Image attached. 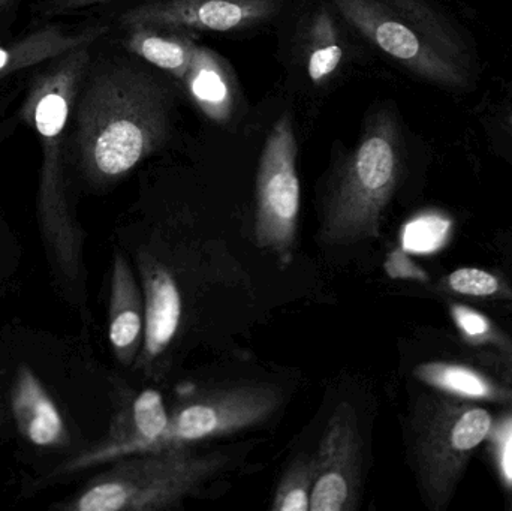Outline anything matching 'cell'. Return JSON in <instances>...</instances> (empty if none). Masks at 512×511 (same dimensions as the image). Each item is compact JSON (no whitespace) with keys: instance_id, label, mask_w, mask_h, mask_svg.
Masks as SVG:
<instances>
[{"instance_id":"obj_25","label":"cell","mask_w":512,"mask_h":511,"mask_svg":"<svg viewBox=\"0 0 512 511\" xmlns=\"http://www.w3.org/2000/svg\"><path fill=\"white\" fill-rule=\"evenodd\" d=\"M21 2L23 0H0V18L8 21L14 20Z\"/></svg>"},{"instance_id":"obj_9","label":"cell","mask_w":512,"mask_h":511,"mask_svg":"<svg viewBox=\"0 0 512 511\" xmlns=\"http://www.w3.org/2000/svg\"><path fill=\"white\" fill-rule=\"evenodd\" d=\"M285 0H146L125 9L117 27L185 32H245L273 20Z\"/></svg>"},{"instance_id":"obj_20","label":"cell","mask_w":512,"mask_h":511,"mask_svg":"<svg viewBox=\"0 0 512 511\" xmlns=\"http://www.w3.org/2000/svg\"><path fill=\"white\" fill-rule=\"evenodd\" d=\"M315 480V453H301L283 473L274 491L271 510L310 511Z\"/></svg>"},{"instance_id":"obj_6","label":"cell","mask_w":512,"mask_h":511,"mask_svg":"<svg viewBox=\"0 0 512 511\" xmlns=\"http://www.w3.org/2000/svg\"><path fill=\"white\" fill-rule=\"evenodd\" d=\"M423 395L409 425V449L427 506L447 509L475 449L492 429V414L472 399Z\"/></svg>"},{"instance_id":"obj_18","label":"cell","mask_w":512,"mask_h":511,"mask_svg":"<svg viewBox=\"0 0 512 511\" xmlns=\"http://www.w3.org/2000/svg\"><path fill=\"white\" fill-rule=\"evenodd\" d=\"M120 30V42L126 53L183 83L198 45L192 32L149 26Z\"/></svg>"},{"instance_id":"obj_12","label":"cell","mask_w":512,"mask_h":511,"mask_svg":"<svg viewBox=\"0 0 512 511\" xmlns=\"http://www.w3.org/2000/svg\"><path fill=\"white\" fill-rule=\"evenodd\" d=\"M104 23L68 27L44 20L18 36L0 39V86L18 74H27L36 66L81 45L96 44L110 33Z\"/></svg>"},{"instance_id":"obj_22","label":"cell","mask_w":512,"mask_h":511,"mask_svg":"<svg viewBox=\"0 0 512 511\" xmlns=\"http://www.w3.org/2000/svg\"><path fill=\"white\" fill-rule=\"evenodd\" d=\"M445 222L441 219L427 218L412 222L405 230L403 242L414 252H429L441 243L445 234Z\"/></svg>"},{"instance_id":"obj_13","label":"cell","mask_w":512,"mask_h":511,"mask_svg":"<svg viewBox=\"0 0 512 511\" xmlns=\"http://www.w3.org/2000/svg\"><path fill=\"white\" fill-rule=\"evenodd\" d=\"M146 302L143 287L138 284L125 255H114L111 272L108 339L117 360L123 366L137 363L144 341Z\"/></svg>"},{"instance_id":"obj_2","label":"cell","mask_w":512,"mask_h":511,"mask_svg":"<svg viewBox=\"0 0 512 511\" xmlns=\"http://www.w3.org/2000/svg\"><path fill=\"white\" fill-rule=\"evenodd\" d=\"M95 44L66 51L29 71L20 116L38 135L42 164L39 173L38 216L47 248L63 278L81 272L80 227L68 198V134L81 81Z\"/></svg>"},{"instance_id":"obj_8","label":"cell","mask_w":512,"mask_h":511,"mask_svg":"<svg viewBox=\"0 0 512 511\" xmlns=\"http://www.w3.org/2000/svg\"><path fill=\"white\" fill-rule=\"evenodd\" d=\"M297 138L289 114L280 117L262 149L256 174L255 242L288 261L301 206Z\"/></svg>"},{"instance_id":"obj_7","label":"cell","mask_w":512,"mask_h":511,"mask_svg":"<svg viewBox=\"0 0 512 511\" xmlns=\"http://www.w3.org/2000/svg\"><path fill=\"white\" fill-rule=\"evenodd\" d=\"M282 399V390L268 383L239 384L198 393L170 411L164 435L144 453L194 446L255 428L279 410Z\"/></svg>"},{"instance_id":"obj_17","label":"cell","mask_w":512,"mask_h":511,"mask_svg":"<svg viewBox=\"0 0 512 511\" xmlns=\"http://www.w3.org/2000/svg\"><path fill=\"white\" fill-rule=\"evenodd\" d=\"M182 84L207 119L216 123L230 122L236 111L239 89L233 68L224 57L212 48L197 45Z\"/></svg>"},{"instance_id":"obj_29","label":"cell","mask_w":512,"mask_h":511,"mask_svg":"<svg viewBox=\"0 0 512 511\" xmlns=\"http://www.w3.org/2000/svg\"><path fill=\"white\" fill-rule=\"evenodd\" d=\"M0 416H2V402H0Z\"/></svg>"},{"instance_id":"obj_16","label":"cell","mask_w":512,"mask_h":511,"mask_svg":"<svg viewBox=\"0 0 512 511\" xmlns=\"http://www.w3.org/2000/svg\"><path fill=\"white\" fill-rule=\"evenodd\" d=\"M340 20L342 15L328 2L316 6L304 23L301 59L307 78L318 89L330 86L346 63L348 45Z\"/></svg>"},{"instance_id":"obj_4","label":"cell","mask_w":512,"mask_h":511,"mask_svg":"<svg viewBox=\"0 0 512 511\" xmlns=\"http://www.w3.org/2000/svg\"><path fill=\"white\" fill-rule=\"evenodd\" d=\"M402 173L399 120L381 108L366 120L360 141L334 174L322 209V242L348 246L378 237Z\"/></svg>"},{"instance_id":"obj_26","label":"cell","mask_w":512,"mask_h":511,"mask_svg":"<svg viewBox=\"0 0 512 511\" xmlns=\"http://www.w3.org/2000/svg\"><path fill=\"white\" fill-rule=\"evenodd\" d=\"M505 470H507L508 476L512 477V440L510 446L507 447V453H505Z\"/></svg>"},{"instance_id":"obj_28","label":"cell","mask_w":512,"mask_h":511,"mask_svg":"<svg viewBox=\"0 0 512 511\" xmlns=\"http://www.w3.org/2000/svg\"><path fill=\"white\" fill-rule=\"evenodd\" d=\"M508 125H510L511 131H512V113H511L510 119H508Z\"/></svg>"},{"instance_id":"obj_1","label":"cell","mask_w":512,"mask_h":511,"mask_svg":"<svg viewBox=\"0 0 512 511\" xmlns=\"http://www.w3.org/2000/svg\"><path fill=\"white\" fill-rule=\"evenodd\" d=\"M173 126L170 87L138 57H95L72 111L68 165L92 186H108L164 146Z\"/></svg>"},{"instance_id":"obj_24","label":"cell","mask_w":512,"mask_h":511,"mask_svg":"<svg viewBox=\"0 0 512 511\" xmlns=\"http://www.w3.org/2000/svg\"><path fill=\"white\" fill-rule=\"evenodd\" d=\"M453 317L466 335L472 336V338L489 335V321L478 312L463 308V306H456V308H453Z\"/></svg>"},{"instance_id":"obj_19","label":"cell","mask_w":512,"mask_h":511,"mask_svg":"<svg viewBox=\"0 0 512 511\" xmlns=\"http://www.w3.org/2000/svg\"><path fill=\"white\" fill-rule=\"evenodd\" d=\"M417 377L433 389L472 401H507L511 393L499 389L480 372L451 363H426L418 366Z\"/></svg>"},{"instance_id":"obj_23","label":"cell","mask_w":512,"mask_h":511,"mask_svg":"<svg viewBox=\"0 0 512 511\" xmlns=\"http://www.w3.org/2000/svg\"><path fill=\"white\" fill-rule=\"evenodd\" d=\"M114 2L119 0H36L32 11L41 20H53L56 17L81 14Z\"/></svg>"},{"instance_id":"obj_21","label":"cell","mask_w":512,"mask_h":511,"mask_svg":"<svg viewBox=\"0 0 512 511\" xmlns=\"http://www.w3.org/2000/svg\"><path fill=\"white\" fill-rule=\"evenodd\" d=\"M447 287L457 294L469 297H492L502 291L498 276L475 267L454 270L447 278Z\"/></svg>"},{"instance_id":"obj_10","label":"cell","mask_w":512,"mask_h":511,"mask_svg":"<svg viewBox=\"0 0 512 511\" xmlns=\"http://www.w3.org/2000/svg\"><path fill=\"white\" fill-rule=\"evenodd\" d=\"M316 480L310 511H352L363 483V441L357 411L349 402L334 408L315 453Z\"/></svg>"},{"instance_id":"obj_5","label":"cell","mask_w":512,"mask_h":511,"mask_svg":"<svg viewBox=\"0 0 512 511\" xmlns=\"http://www.w3.org/2000/svg\"><path fill=\"white\" fill-rule=\"evenodd\" d=\"M228 456L194 446L171 447L111 462L87 483L65 511H165L180 509L227 468Z\"/></svg>"},{"instance_id":"obj_3","label":"cell","mask_w":512,"mask_h":511,"mask_svg":"<svg viewBox=\"0 0 512 511\" xmlns=\"http://www.w3.org/2000/svg\"><path fill=\"white\" fill-rule=\"evenodd\" d=\"M349 27L394 62L445 89H465L471 50L453 21L429 0H328Z\"/></svg>"},{"instance_id":"obj_27","label":"cell","mask_w":512,"mask_h":511,"mask_svg":"<svg viewBox=\"0 0 512 511\" xmlns=\"http://www.w3.org/2000/svg\"><path fill=\"white\" fill-rule=\"evenodd\" d=\"M11 23H12V21L2 20V18H0V39L6 38V36H9L8 27H9V24H11Z\"/></svg>"},{"instance_id":"obj_11","label":"cell","mask_w":512,"mask_h":511,"mask_svg":"<svg viewBox=\"0 0 512 511\" xmlns=\"http://www.w3.org/2000/svg\"><path fill=\"white\" fill-rule=\"evenodd\" d=\"M168 423L170 410L158 390L134 393L114 414L105 440L57 468L51 477L66 476L96 465L111 464L126 456L140 455L164 435Z\"/></svg>"},{"instance_id":"obj_14","label":"cell","mask_w":512,"mask_h":511,"mask_svg":"<svg viewBox=\"0 0 512 511\" xmlns=\"http://www.w3.org/2000/svg\"><path fill=\"white\" fill-rule=\"evenodd\" d=\"M11 411L21 437L39 449H60L69 443L68 426L56 401L35 372L18 368L11 386Z\"/></svg>"},{"instance_id":"obj_15","label":"cell","mask_w":512,"mask_h":511,"mask_svg":"<svg viewBox=\"0 0 512 511\" xmlns=\"http://www.w3.org/2000/svg\"><path fill=\"white\" fill-rule=\"evenodd\" d=\"M146 326L137 368L147 369L161 359L179 332L182 323V294L173 276L162 266L141 267Z\"/></svg>"}]
</instances>
